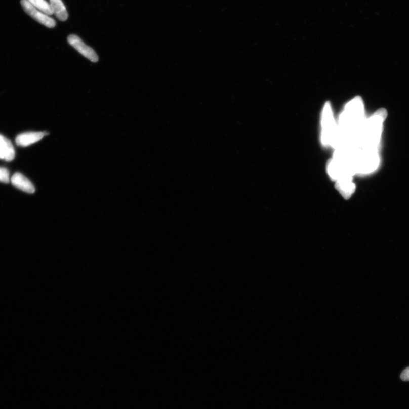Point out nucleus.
Returning a JSON list of instances; mask_svg holds the SVG:
<instances>
[{
	"label": "nucleus",
	"mask_w": 409,
	"mask_h": 409,
	"mask_svg": "<svg viewBox=\"0 0 409 409\" xmlns=\"http://www.w3.org/2000/svg\"><path fill=\"white\" fill-rule=\"evenodd\" d=\"M365 120L363 102L360 97H357L346 105L339 118L335 150L350 145L360 132Z\"/></svg>",
	"instance_id": "obj_1"
},
{
	"label": "nucleus",
	"mask_w": 409,
	"mask_h": 409,
	"mask_svg": "<svg viewBox=\"0 0 409 409\" xmlns=\"http://www.w3.org/2000/svg\"><path fill=\"white\" fill-rule=\"evenodd\" d=\"M337 125L335 122L331 104H325L322 115L321 141L323 145L334 148L336 142Z\"/></svg>",
	"instance_id": "obj_2"
},
{
	"label": "nucleus",
	"mask_w": 409,
	"mask_h": 409,
	"mask_svg": "<svg viewBox=\"0 0 409 409\" xmlns=\"http://www.w3.org/2000/svg\"><path fill=\"white\" fill-rule=\"evenodd\" d=\"M328 174L337 182L348 179H352L355 175L352 170L344 162L333 159L330 161L328 167Z\"/></svg>",
	"instance_id": "obj_3"
},
{
	"label": "nucleus",
	"mask_w": 409,
	"mask_h": 409,
	"mask_svg": "<svg viewBox=\"0 0 409 409\" xmlns=\"http://www.w3.org/2000/svg\"><path fill=\"white\" fill-rule=\"evenodd\" d=\"M21 4L23 9L27 15L34 18L42 25L49 28H53L56 26V22L53 18L39 11L27 0H21Z\"/></svg>",
	"instance_id": "obj_4"
},
{
	"label": "nucleus",
	"mask_w": 409,
	"mask_h": 409,
	"mask_svg": "<svg viewBox=\"0 0 409 409\" xmlns=\"http://www.w3.org/2000/svg\"><path fill=\"white\" fill-rule=\"evenodd\" d=\"M67 40L68 43L84 57L90 59L93 62H98L99 57L94 50L84 43L78 36L74 34L69 35Z\"/></svg>",
	"instance_id": "obj_5"
},
{
	"label": "nucleus",
	"mask_w": 409,
	"mask_h": 409,
	"mask_svg": "<svg viewBox=\"0 0 409 409\" xmlns=\"http://www.w3.org/2000/svg\"><path fill=\"white\" fill-rule=\"evenodd\" d=\"M48 134V133L46 132L22 133L17 137L16 142L18 146L22 147L29 146L32 145V144L38 142Z\"/></svg>",
	"instance_id": "obj_6"
},
{
	"label": "nucleus",
	"mask_w": 409,
	"mask_h": 409,
	"mask_svg": "<svg viewBox=\"0 0 409 409\" xmlns=\"http://www.w3.org/2000/svg\"><path fill=\"white\" fill-rule=\"evenodd\" d=\"M12 184L18 189L27 193L32 194L35 192V188L31 181L24 175L17 173L14 174L11 178Z\"/></svg>",
	"instance_id": "obj_7"
},
{
	"label": "nucleus",
	"mask_w": 409,
	"mask_h": 409,
	"mask_svg": "<svg viewBox=\"0 0 409 409\" xmlns=\"http://www.w3.org/2000/svg\"><path fill=\"white\" fill-rule=\"evenodd\" d=\"M15 157V151L12 143L8 138L0 134V159L11 161Z\"/></svg>",
	"instance_id": "obj_8"
},
{
	"label": "nucleus",
	"mask_w": 409,
	"mask_h": 409,
	"mask_svg": "<svg viewBox=\"0 0 409 409\" xmlns=\"http://www.w3.org/2000/svg\"><path fill=\"white\" fill-rule=\"evenodd\" d=\"M50 4L53 13L58 20L66 21L68 19V14L62 0H50Z\"/></svg>",
	"instance_id": "obj_9"
},
{
	"label": "nucleus",
	"mask_w": 409,
	"mask_h": 409,
	"mask_svg": "<svg viewBox=\"0 0 409 409\" xmlns=\"http://www.w3.org/2000/svg\"><path fill=\"white\" fill-rule=\"evenodd\" d=\"M337 188L342 196L349 198L355 191V184L352 179L338 181Z\"/></svg>",
	"instance_id": "obj_10"
},
{
	"label": "nucleus",
	"mask_w": 409,
	"mask_h": 409,
	"mask_svg": "<svg viewBox=\"0 0 409 409\" xmlns=\"http://www.w3.org/2000/svg\"><path fill=\"white\" fill-rule=\"evenodd\" d=\"M32 6L48 16L53 15L50 4L46 0H27Z\"/></svg>",
	"instance_id": "obj_11"
},
{
	"label": "nucleus",
	"mask_w": 409,
	"mask_h": 409,
	"mask_svg": "<svg viewBox=\"0 0 409 409\" xmlns=\"http://www.w3.org/2000/svg\"><path fill=\"white\" fill-rule=\"evenodd\" d=\"M10 180L9 177V172L4 167H0V182L8 183Z\"/></svg>",
	"instance_id": "obj_12"
},
{
	"label": "nucleus",
	"mask_w": 409,
	"mask_h": 409,
	"mask_svg": "<svg viewBox=\"0 0 409 409\" xmlns=\"http://www.w3.org/2000/svg\"><path fill=\"white\" fill-rule=\"evenodd\" d=\"M401 379L405 382L409 381V367L404 370L401 375Z\"/></svg>",
	"instance_id": "obj_13"
}]
</instances>
